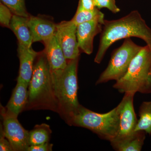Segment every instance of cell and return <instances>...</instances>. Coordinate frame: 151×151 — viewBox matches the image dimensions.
Masks as SVG:
<instances>
[{
    "mask_svg": "<svg viewBox=\"0 0 151 151\" xmlns=\"http://www.w3.org/2000/svg\"><path fill=\"white\" fill-rule=\"evenodd\" d=\"M13 14L29 17L30 15L27 10L25 0H1Z\"/></svg>",
    "mask_w": 151,
    "mask_h": 151,
    "instance_id": "ffe728a7",
    "label": "cell"
},
{
    "mask_svg": "<svg viewBox=\"0 0 151 151\" xmlns=\"http://www.w3.org/2000/svg\"><path fill=\"white\" fill-rule=\"evenodd\" d=\"M44 44L43 52L49 65L52 78H54L60 75L65 69L68 60L55 34Z\"/></svg>",
    "mask_w": 151,
    "mask_h": 151,
    "instance_id": "30bf717a",
    "label": "cell"
},
{
    "mask_svg": "<svg viewBox=\"0 0 151 151\" xmlns=\"http://www.w3.org/2000/svg\"><path fill=\"white\" fill-rule=\"evenodd\" d=\"M142 47L136 44L131 37L125 39L122 45L112 52L108 66L100 74L96 85L111 80L117 81L122 78L127 73L132 60Z\"/></svg>",
    "mask_w": 151,
    "mask_h": 151,
    "instance_id": "8992f818",
    "label": "cell"
},
{
    "mask_svg": "<svg viewBox=\"0 0 151 151\" xmlns=\"http://www.w3.org/2000/svg\"><path fill=\"white\" fill-rule=\"evenodd\" d=\"M103 24L98 21L86 22L77 26L76 36L80 51L90 55L93 51L94 37L101 33Z\"/></svg>",
    "mask_w": 151,
    "mask_h": 151,
    "instance_id": "8fae6325",
    "label": "cell"
},
{
    "mask_svg": "<svg viewBox=\"0 0 151 151\" xmlns=\"http://www.w3.org/2000/svg\"><path fill=\"white\" fill-rule=\"evenodd\" d=\"M135 94L133 92H126L117 106L119 113V129L114 139L122 137L135 132L138 121L134 106Z\"/></svg>",
    "mask_w": 151,
    "mask_h": 151,
    "instance_id": "9c48e42d",
    "label": "cell"
},
{
    "mask_svg": "<svg viewBox=\"0 0 151 151\" xmlns=\"http://www.w3.org/2000/svg\"><path fill=\"white\" fill-rule=\"evenodd\" d=\"M52 145L48 142L35 146H30L27 151H52Z\"/></svg>",
    "mask_w": 151,
    "mask_h": 151,
    "instance_id": "cb8c5ba5",
    "label": "cell"
},
{
    "mask_svg": "<svg viewBox=\"0 0 151 151\" xmlns=\"http://www.w3.org/2000/svg\"><path fill=\"white\" fill-rule=\"evenodd\" d=\"M0 134H0V151H14L10 143L5 136L3 127H1V133Z\"/></svg>",
    "mask_w": 151,
    "mask_h": 151,
    "instance_id": "603a6c76",
    "label": "cell"
},
{
    "mask_svg": "<svg viewBox=\"0 0 151 151\" xmlns=\"http://www.w3.org/2000/svg\"><path fill=\"white\" fill-rule=\"evenodd\" d=\"M139 119L138 120L134 131H143L151 134V101L142 103L139 111Z\"/></svg>",
    "mask_w": 151,
    "mask_h": 151,
    "instance_id": "ac0fdd59",
    "label": "cell"
},
{
    "mask_svg": "<svg viewBox=\"0 0 151 151\" xmlns=\"http://www.w3.org/2000/svg\"><path fill=\"white\" fill-rule=\"evenodd\" d=\"M70 20L76 26L94 20L98 21L103 24L105 21L104 14L99 9L96 7L93 10L86 9L83 8L79 2L75 15Z\"/></svg>",
    "mask_w": 151,
    "mask_h": 151,
    "instance_id": "e0dca14e",
    "label": "cell"
},
{
    "mask_svg": "<svg viewBox=\"0 0 151 151\" xmlns=\"http://www.w3.org/2000/svg\"><path fill=\"white\" fill-rule=\"evenodd\" d=\"M144 131H135L132 134L111 140V145L117 151H140L145 139Z\"/></svg>",
    "mask_w": 151,
    "mask_h": 151,
    "instance_id": "9a60e30c",
    "label": "cell"
},
{
    "mask_svg": "<svg viewBox=\"0 0 151 151\" xmlns=\"http://www.w3.org/2000/svg\"><path fill=\"white\" fill-rule=\"evenodd\" d=\"M17 51L20 67L17 80L23 81L29 85L32 75L34 63L40 52L35 51L32 47L29 48L19 44Z\"/></svg>",
    "mask_w": 151,
    "mask_h": 151,
    "instance_id": "4fadbf2b",
    "label": "cell"
},
{
    "mask_svg": "<svg viewBox=\"0 0 151 151\" xmlns=\"http://www.w3.org/2000/svg\"><path fill=\"white\" fill-rule=\"evenodd\" d=\"M100 34L99 47L94 60L98 64L102 62L109 47L123 39L139 38L145 42L151 49V29L138 11H132L118 19L105 20Z\"/></svg>",
    "mask_w": 151,
    "mask_h": 151,
    "instance_id": "6da1fadb",
    "label": "cell"
},
{
    "mask_svg": "<svg viewBox=\"0 0 151 151\" xmlns=\"http://www.w3.org/2000/svg\"><path fill=\"white\" fill-rule=\"evenodd\" d=\"M68 124L86 128L103 139L111 142L116 137L119 132V110L117 106L108 113H99L80 105Z\"/></svg>",
    "mask_w": 151,
    "mask_h": 151,
    "instance_id": "5b68a950",
    "label": "cell"
},
{
    "mask_svg": "<svg viewBox=\"0 0 151 151\" xmlns=\"http://www.w3.org/2000/svg\"><path fill=\"white\" fill-rule=\"evenodd\" d=\"M29 27L33 42L49 40L55 34L56 24L48 19L30 15L28 17Z\"/></svg>",
    "mask_w": 151,
    "mask_h": 151,
    "instance_id": "7c38bea8",
    "label": "cell"
},
{
    "mask_svg": "<svg viewBox=\"0 0 151 151\" xmlns=\"http://www.w3.org/2000/svg\"><path fill=\"white\" fill-rule=\"evenodd\" d=\"M13 16L10 10L2 3H0V23L3 27L10 28L11 20Z\"/></svg>",
    "mask_w": 151,
    "mask_h": 151,
    "instance_id": "44dd1931",
    "label": "cell"
},
{
    "mask_svg": "<svg viewBox=\"0 0 151 151\" xmlns=\"http://www.w3.org/2000/svg\"><path fill=\"white\" fill-rule=\"evenodd\" d=\"M94 2L95 6L99 9H108L114 14L119 13L121 11L116 6L115 0H94Z\"/></svg>",
    "mask_w": 151,
    "mask_h": 151,
    "instance_id": "7402d4cb",
    "label": "cell"
},
{
    "mask_svg": "<svg viewBox=\"0 0 151 151\" xmlns=\"http://www.w3.org/2000/svg\"><path fill=\"white\" fill-rule=\"evenodd\" d=\"M10 28L13 32L18 41V44L26 47H32V36L28 25V17L13 14Z\"/></svg>",
    "mask_w": 151,
    "mask_h": 151,
    "instance_id": "2e32d148",
    "label": "cell"
},
{
    "mask_svg": "<svg viewBox=\"0 0 151 151\" xmlns=\"http://www.w3.org/2000/svg\"><path fill=\"white\" fill-rule=\"evenodd\" d=\"M28 87V107L45 108L58 112L50 69L44 52L37 57Z\"/></svg>",
    "mask_w": 151,
    "mask_h": 151,
    "instance_id": "7a4b0ae2",
    "label": "cell"
},
{
    "mask_svg": "<svg viewBox=\"0 0 151 151\" xmlns=\"http://www.w3.org/2000/svg\"><path fill=\"white\" fill-rule=\"evenodd\" d=\"M79 57L68 60L67 66L58 76L52 78L55 95L58 104V112L68 123L80 104L77 97V70Z\"/></svg>",
    "mask_w": 151,
    "mask_h": 151,
    "instance_id": "277c9868",
    "label": "cell"
},
{
    "mask_svg": "<svg viewBox=\"0 0 151 151\" xmlns=\"http://www.w3.org/2000/svg\"><path fill=\"white\" fill-rule=\"evenodd\" d=\"M55 35L59 42L64 55L67 60L79 57L76 29L77 26L71 21H62L56 25Z\"/></svg>",
    "mask_w": 151,
    "mask_h": 151,
    "instance_id": "52a82bcc",
    "label": "cell"
},
{
    "mask_svg": "<svg viewBox=\"0 0 151 151\" xmlns=\"http://www.w3.org/2000/svg\"><path fill=\"white\" fill-rule=\"evenodd\" d=\"M79 2L84 9L93 10L96 8L94 4V0H79Z\"/></svg>",
    "mask_w": 151,
    "mask_h": 151,
    "instance_id": "d4e9b609",
    "label": "cell"
},
{
    "mask_svg": "<svg viewBox=\"0 0 151 151\" xmlns=\"http://www.w3.org/2000/svg\"><path fill=\"white\" fill-rule=\"evenodd\" d=\"M49 126L46 124L36 126L29 132V141L30 146H35L48 142L51 134Z\"/></svg>",
    "mask_w": 151,
    "mask_h": 151,
    "instance_id": "d6986e66",
    "label": "cell"
},
{
    "mask_svg": "<svg viewBox=\"0 0 151 151\" xmlns=\"http://www.w3.org/2000/svg\"><path fill=\"white\" fill-rule=\"evenodd\" d=\"M17 81L16 86L13 91L10 99L2 113L18 117L19 114L27 105L28 99L29 85L22 81Z\"/></svg>",
    "mask_w": 151,
    "mask_h": 151,
    "instance_id": "5bb4252c",
    "label": "cell"
},
{
    "mask_svg": "<svg viewBox=\"0 0 151 151\" xmlns=\"http://www.w3.org/2000/svg\"><path fill=\"white\" fill-rule=\"evenodd\" d=\"M3 130L6 137L10 143L14 151H27L29 147V132L20 124L17 117L2 113Z\"/></svg>",
    "mask_w": 151,
    "mask_h": 151,
    "instance_id": "ba28073f",
    "label": "cell"
},
{
    "mask_svg": "<svg viewBox=\"0 0 151 151\" xmlns=\"http://www.w3.org/2000/svg\"><path fill=\"white\" fill-rule=\"evenodd\" d=\"M113 86L121 93L151 94V49L149 45L143 47L126 74Z\"/></svg>",
    "mask_w": 151,
    "mask_h": 151,
    "instance_id": "3957f363",
    "label": "cell"
}]
</instances>
